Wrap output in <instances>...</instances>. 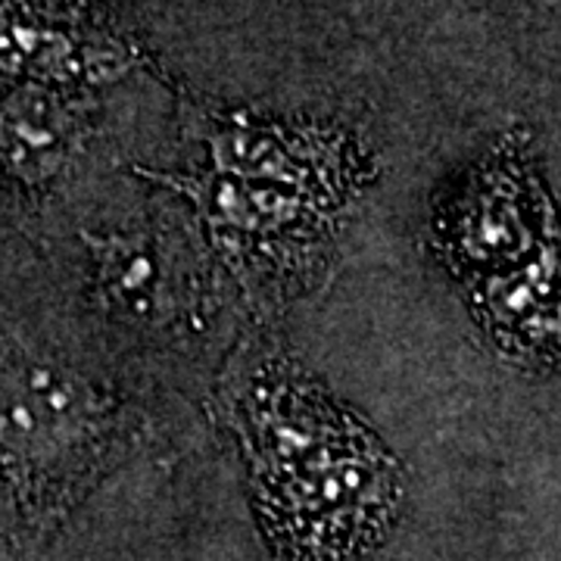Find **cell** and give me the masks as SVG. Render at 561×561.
Masks as SVG:
<instances>
[{"label":"cell","instance_id":"obj_1","mask_svg":"<svg viewBox=\"0 0 561 561\" xmlns=\"http://www.w3.org/2000/svg\"><path fill=\"white\" fill-rule=\"evenodd\" d=\"M262 474L272 530L306 561L353 556L375 537L397 496L393 468L343 419L297 459Z\"/></svg>","mask_w":561,"mask_h":561},{"label":"cell","instance_id":"obj_2","mask_svg":"<svg viewBox=\"0 0 561 561\" xmlns=\"http://www.w3.org/2000/svg\"><path fill=\"white\" fill-rule=\"evenodd\" d=\"M88 400L50 371H22L0 387V446L13 456L44 459L79 443Z\"/></svg>","mask_w":561,"mask_h":561}]
</instances>
